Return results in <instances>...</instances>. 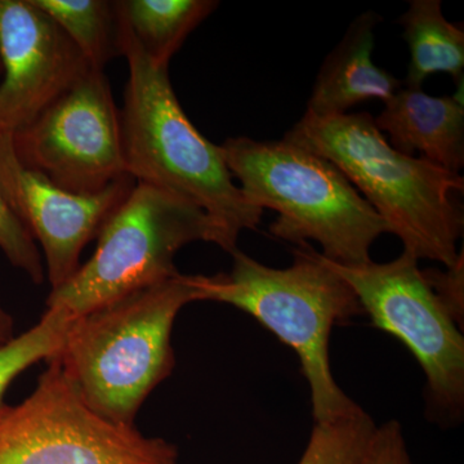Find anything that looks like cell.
Here are the masks:
<instances>
[{"label": "cell", "instance_id": "cell-11", "mask_svg": "<svg viewBox=\"0 0 464 464\" xmlns=\"http://www.w3.org/2000/svg\"><path fill=\"white\" fill-rule=\"evenodd\" d=\"M0 133L32 123L90 72L78 48L33 0H0Z\"/></svg>", "mask_w": 464, "mask_h": 464}, {"label": "cell", "instance_id": "cell-22", "mask_svg": "<svg viewBox=\"0 0 464 464\" xmlns=\"http://www.w3.org/2000/svg\"><path fill=\"white\" fill-rule=\"evenodd\" d=\"M0 75H2V63H0Z\"/></svg>", "mask_w": 464, "mask_h": 464}, {"label": "cell", "instance_id": "cell-13", "mask_svg": "<svg viewBox=\"0 0 464 464\" xmlns=\"http://www.w3.org/2000/svg\"><path fill=\"white\" fill-rule=\"evenodd\" d=\"M380 14L368 11L348 26L343 39L324 61L317 74L307 112L315 116L347 114L368 101L386 102L402 88V82L373 63L375 29Z\"/></svg>", "mask_w": 464, "mask_h": 464}, {"label": "cell", "instance_id": "cell-10", "mask_svg": "<svg viewBox=\"0 0 464 464\" xmlns=\"http://www.w3.org/2000/svg\"><path fill=\"white\" fill-rule=\"evenodd\" d=\"M130 174L97 194L63 190L18 160L12 134L0 133V186L36 246L44 253L52 289L81 267L82 252L136 186Z\"/></svg>", "mask_w": 464, "mask_h": 464}, {"label": "cell", "instance_id": "cell-21", "mask_svg": "<svg viewBox=\"0 0 464 464\" xmlns=\"http://www.w3.org/2000/svg\"><path fill=\"white\" fill-rule=\"evenodd\" d=\"M14 337V320L11 314L0 306V346Z\"/></svg>", "mask_w": 464, "mask_h": 464}, {"label": "cell", "instance_id": "cell-9", "mask_svg": "<svg viewBox=\"0 0 464 464\" xmlns=\"http://www.w3.org/2000/svg\"><path fill=\"white\" fill-rule=\"evenodd\" d=\"M18 160L52 183L92 195L127 176L121 115L105 72L91 69L12 134Z\"/></svg>", "mask_w": 464, "mask_h": 464}, {"label": "cell", "instance_id": "cell-18", "mask_svg": "<svg viewBox=\"0 0 464 464\" xmlns=\"http://www.w3.org/2000/svg\"><path fill=\"white\" fill-rule=\"evenodd\" d=\"M70 322L72 319L63 311L47 308L38 324L0 346V411L7 405L5 391L18 375L56 355Z\"/></svg>", "mask_w": 464, "mask_h": 464}, {"label": "cell", "instance_id": "cell-5", "mask_svg": "<svg viewBox=\"0 0 464 464\" xmlns=\"http://www.w3.org/2000/svg\"><path fill=\"white\" fill-rule=\"evenodd\" d=\"M226 164L246 199L273 209L271 234L304 246L315 241L320 255L343 266L369 264L371 248L390 227L328 159L282 140H226Z\"/></svg>", "mask_w": 464, "mask_h": 464}, {"label": "cell", "instance_id": "cell-15", "mask_svg": "<svg viewBox=\"0 0 464 464\" xmlns=\"http://www.w3.org/2000/svg\"><path fill=\"white\" fill-rule=\"evenodd\" d=\"M119 12L152 63L169 67L188 36L218 7L215 0H119Z\"/></svg>", "mask_w": 464, "mask_h": 464}, {"label": "cell", "instance_id": "cell-7", "mask_svg": "<svg viewBox=\"0 0 464 464\" xmlns=\"http://www.w3.org/2000/svg\"><path fill=\"white\" fill-rule=\"evenodd\" d=\"M177 449L85 404L57 364L29 398L0 411V464H177Z\"/></svg>", "mask_w": 464, "mask_h": 464}, {"label": "cell", "instance_id": "cell-17", "mask_svg": "<svg viewBox=\"0 0 464 464\" xmlns=\"http://www.w3.org/2000/svg\"><path fill=\"white\" fill-rule=\"evenodd\" d=\"M375 430L362 408L337 420L315 422L298 464H364Z\"/></svg>", "mask_w": 464, "mask_h": 464}, {"label": "cell", "instance_id": "cell-16", "mask_svg": "<svg viewBox=\"0 0 464 464\" xmlns=\"http://www.w3.org/2000/svg\"><path fill=\"white\" fill-rule=\"evenodd\" d=\"M72 44L91 69L103 72L121 56L115 2L108 0H33Z\"/></svg>", "mask_w": 464, "mask_h": 464}, {"label": "cell", "instance_id": "cell-6", "mask_svg": "<svg viewBox=\"0 0 464 464\" xmlns=\"http://www.w3.org/2000/svg\"><path fill=\"white\" fill-rule=\"evenodd\" d=\"M195 241L231 253L218 225L194 203L137 182L97 237L93 256L69 280L52 289L47 308L70 319L179 275L174 257Z\"/></svg>", "mask_w": 464, "mask_h": 464}, {"label": "cell", "instance_id": "cell-14", "mask_svg": "<svg viewBox=\"0 0 464 464\" xmlns=\"http://www.w3.org/2000/svg\"><path fill=\"white\" fill-rule=\"evenodd\" d=\"M399 24L411 52L408 74L402 82L405 87L422 88L423 82L436 72L463 81V29L444 17L440 0H411Z\"/></svg>", "mask_w": 464, "mask_h": 464}, {"label": "cell", "instance_id": "cell-8", "mask_svg": "<svg viewBox=\"0 0 464 464\" xmlns=\"http://www.w3.org/2000/svg\"><path fill=\"white\" fill-rule=\"evenodd\" d=\"M324 259L351 286L374 325L413 353L435 405L448 413H459L464 404L459 317L435 288L427 270H420V259L408 252L386 264L343 266Z\"/></svg>", "mask_w": 464, "mask_h": 464}, {"label": "cell", "instance_id": "cell-12", "mask_svg": "<svg viewBox=\"0 0 464 464\" xmlns=\"http://www.w3.org/2000/svg\"><path fill=\"white\" fill-rule=\"evenodd\" d=\"M390 145L402 154L420 158L450 172L464 166V109L457 97H436L422 88L402 87L384 102L374 118Z\"/></svg>", "mask_w": 464, "mask_h": 464}, {"label": "cell", "instance_id": "cell-19", "mask_svg": "<svg viewBox=\"0 0 464 464\" xmlns=\"http://www.w3.org/2000/svg\"><path fill=\"white\" fill-rule=\"evenodd\" d=\"M0 250L12 266L24 271L35 284L44 279L39 246L20 221L0 186Z\"/></svg>", "mask_w": 464, "mask_h": 464}, {"label": "cell", "instance_id": "cell-3", "mask_svg": "<svg viewBox=\"0 0 464 464\" xmlns=\"http://www.w3.org/2000/svg\"><path fill=\"white\" fill-rule=\"evenodd\" d=\"M192 302V275L139 290L72 319L48 362L101 417L134 426L150 393L172 373L174 320Z\"/></svg>", "mask_w": 464, "mask_h": 464}, {"label": "cell", "instance_id": "cell-1", "mask_svg": "<svg viewBox=\"0 0 464 464\" xmlns=\"http://www.w3.org/2000/svg\"><path fill=\"white\" fill-rule=\"evenodd\" d=\"M284 139L328 159L396 235L404 252L450 268L464 210V179L393 149L369 112L315 116L306 111Z\"/></svg>", "mask_w": 464, "mask_h": 464}, {"label": "cell", "instance_id": "cell-4", "mask_svg": "<svg viewBox=\"0 0 464 464\" xmlns=\"http://www.w3.org/2000/svg\"><path fill=\"white\" fill-rule=\"evenodd\" d=\"M286 268L259 264L234 250L230 274L192 275L198 301L219 302L249 314L297 353L308 382L315 422L359 411L332 373L333 326L364 314L343 279L308 244Z\"/></svg>", "mask_w": 464, "mask_h": 464}, {"label": "cell", "instance_id": "cell-20", "mask_svg": "<svg viewBox=\"0 0 464 464\" xmlns=\"http://www.w3.org/2000/svg\"><path fill=\"white\" fill-rule=\"evenodd\" d=\"M364 464H411L398 420L377 426Z\"/></svg>", "mask_w": 464, "mask_h": 464}, {"label": "cell", "instance_id": "cell-2", "mask_svg": "<svg viewBox=\"0 0 464 464\" xmlns=\"http://www.w3.org/2000/svg\"><path fill=\"white\" fill-rule=\"evenodd\" d=\"M115 8L121 56L130 72L121 111L127 173L201 208L237 248L240 232L257 228L264 210L234 182L221 146L206 139L183 111L169 67L150 61L116 3Z\"/></svg>", "mask_w": 464, "mask_h": 464}]
</instances>
